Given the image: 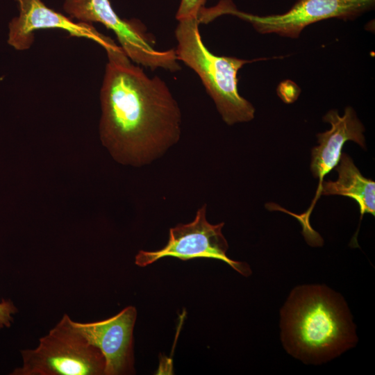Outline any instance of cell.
I'll use <instances>...</instances> for the list:
<instances>
[{"instance_id":"cell-4","label":"cell","mask_w":375,"mask_h":375,"mask_svg":"<svg viewBox=\"0 0 375 375\" xmlns=\"http://www.w3.org/2000/svg\"><path fill=\"white\" fill-rule=\"evenodd\" d=\"M23 365L12 375H101L106 361L65 314L34 349L21 351Z\"/></svg>"},{"instance_id":"cell-3","label":"cell","mask_w":375,"mask_h":375,"mask_svg":"<svg viewBox=\"0 0 375 375\" xmlns=\"http://www.w3.org/2000/svg\"><path fill=\"white\" fill-rule=\"evenodd\" d=\"M199 25L197 17L178 20L175 31L177 60L197 74L226 124L252 120L255 108L239 94L237 76L243 65L262 58L248 60L213 54L202 42Z\"/></svg>"},{"instance_id":"cell-13","label":"cell","mask_w":375,"mask_h":375,"mask_svg":"<svg viewBox=\"0 0 375 375\" xmlns=\"http://www.w3.org/2000/svg\"><path fill=\"white\" fill-rule=\"evenodd\" d=\"M17 312L11 300L2 299L0 301V329L10 327L12 322V315Z\"/></svg>"},{"instance_id":"cell-10","label":"cell","mask_w":375,"mask_h":375,"mask_svg":"<svg viewBox=\"0 0 375 375\" xmlns=\"http://www.w3.org/2000/svg\"><path fill=\"white\" fill-rule=\"evenodd\" d=\"M323 121L331 124V129L317 135L319 144L311 151L310 171L319 178L312 206L319 197L324 176L338 164L345 142L351 140L365 148V128L353 108L347 107L342 116L336 110H331Z\"/></svg>"},{"instance_id":"cell-2","label":"cell","mask_w":375,"mask_h":375,"mask_svg":"<svg viewBox=\"0 0 375 375\" xmlns=\"http://www.w3.org/2000/svg\"><path fill=\"white\" fill-rule=\"evenodd\" d=\"M281 326L288 351L310 362L340 354L356 338L344 301L322 286L296 288L282 311Z\"/></svg>"},{"instance_id":"cell-8","label":"cell","mask_w":375,"mask_h":375,"mask_svg":"<svg viewBox=\"0 0 375 375\" xmlns=\"http://www.w3.org/2000/svg\"><path fill=\"white\" fill-rule=\"evenodd\" d=\"M19 15L9 24L8 43L19 51L29 49L34 41V31L58 28L71 36L87 38L101 45L105 51L117 44L99 33L90 23L75 22L71 18L47 7L41 0H16Z\"/></svg>"},{"instance_id":"cell-5","label":"cell","mask_w":375,"mask_h":375,"mask_svg":"<svg viewBox=\"0 0 375 375\" xmlns=\"http://www.w3.org/2000/svg\"><path fill=\"white\" fill-rule=\"evenodd\" d=\"M64 10L79 22H99L115 34L120 47L136 64L155 70L162 68L170 72L181 69L174 49L159 51L153 48V40L138 19L121 18L109 0H65Z\"/></svg>"},{"instance_id":"cell-6","label":"cell","mask_w":375,"mask_h":375,"mask_svg":"<svg viewBox=\"0 0 375 375\" xmlns=\"http://www.w3.org/2000/svg\"><path fill=\"white\" fill-rule=\"evenodd\" d=\"M206 207L205 203L199 208L192 222L170 228L168 242L163 248L153 251H139L135 256V265L145 267L165 257L182 260L206 258L222 260L243 276H249L251 274L249 265L227 256L228 245L222 231L224 223L208 222Z\"/></svg>"},{"instance_id":"cell-11","label":"cell","mask_w":375,"mask_h":375,"mask_svg":"<svg viewBox=\"0 0 375 375\" xmlns=\"http://www.w3.org/2000/svg\"><path fill=\"white\" fill-rule=\"evenodd\" d=\"M338 174L335 181H324L319 196L342 195L350 197L358 203L360 219L365 213L375 215V182L362 175L351 158L342 153L340 161L335 167Z\"/></svg>"},{"instance_id":"cell-1","label":"cell","mask_w":375,"mask_h":375,"mask_svg":"<svg viewBox=\"0 0 375 375\" xmlns=\"http://www.w3.org/2000/svg\"><path fill=\"white\" fill-rule=\"evenodd\" d=\"M106 52L100 92L102 144L118 162L149 165L178 142L179 106L165 82L132 64L120 47Z\"/></svg>"},{"instance_id":"cell-9","label":"cell","mask_w":375,"mask_h":375,"mask_svg":"<svg viewBox=\"0 0 375 375\" xmlns=\"http://www.w3.org/2000/svg\"><path fill=\"white\" fill-rule=\"evenodd\" d=\"M136 317L135 308L129 306L101 321L86 323L73 321L74 326L104 356V375L128 374L133 372V332Z\"/></svg>"},{"instance_id":"cell-7","label":"cell","mask_w":375,"mask_h":375,"mask_svg":"<svg viewBox=\"0 0 375 375\" xmlns=\"http://www.w3.org/2000/svg\"><path fill=\"white\" fill-rule=\"evenodd\" d=\"M374 6L375 0H298L282 14L260 16L235 7L230 15L250 23L260 33L297 38L312 24L331 18L354 20Z\"/></svg>"},{"instance_id":"cell-12","label":"cell","mask_w":375,"mask_h":375,"mask_svg":"<svg viewBox=\"0 0 375 375\" xmlns=\"http://www.w3.org/2000/svg\"><path fill=\"white\" fill-rule=\"evenodd\" d=\"M206 0H181L176 14V19L181 20L188 17H197L201 8L204 7Z\"/></svg>"}]
</instances>
